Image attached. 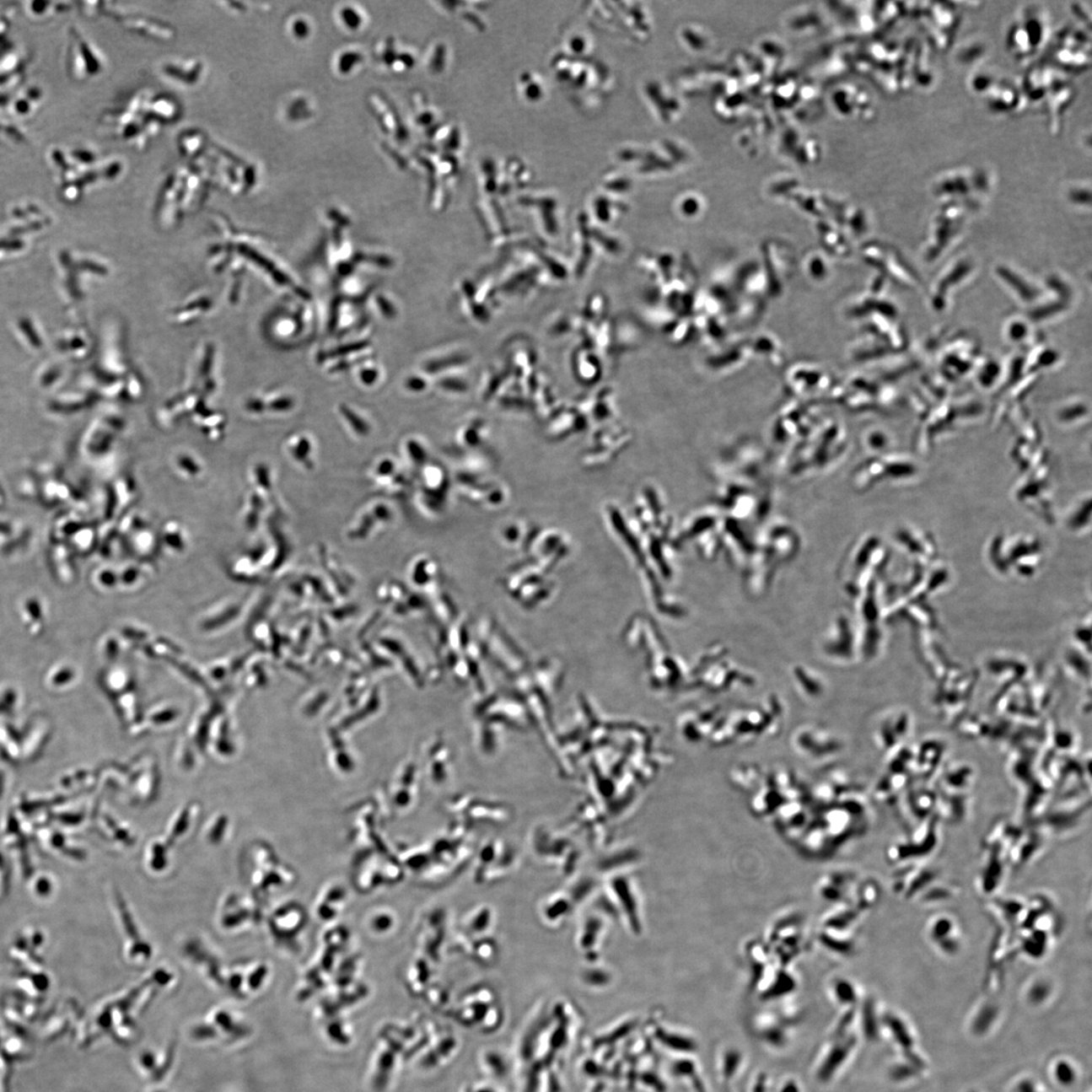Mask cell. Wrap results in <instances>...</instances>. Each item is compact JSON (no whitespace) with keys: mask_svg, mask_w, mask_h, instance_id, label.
<instances>
[{"mask_svg":"<svg viewBox=\"0 0 1092 1092\" xmlns=\"http://www.w3.org/2000/svg\"><path fill=\"white\" fill-rule=\"evenodd\" d=\"M1020 84L1028 105L1043 111L1052 132L1061 129L1065 111L1075 96L1068 74L1046 61L1030 65Z\"/></svg>","mask_w":1092,"mask_h":1092,"instance_id":"1","label":"cell"},{"mask_svg":"<svg viewBox=\"0 0 1092 1092\" xmlns=\"http://www.w3.org/2000/svg\"><path fill=\"white\" fill-rule=\"evenodd\" d=\"M853 1045H854L853 1044V1041H849V1042L837 1046V1047L831 1051V1053L829 1055V1057H827L825 1064L822 1065L820 1071V1079L827 1080L831 1078V1075L834 1074L836 1069L840 1068L841 1064L844 1062Z\"/></svg>","mask_w":1092,"mask_h":1092,"instance_id":"8","label":"cell"},{"mask_svg":"<svg viewBox=\"0 0 1092 1092\" xmlns=\"http://www.w3.org/2000/svg\"><path fill=\"white\" fill-rule=\"evenodd\" d=\"M66 3H25V13L35 20H45L54 15L67 12Z\"/></svg>","mask_w":1092,"mask_h":1092,"instance_id":"7","label":"cell"},{"mask_svg":"<svg viewBox=\"0 0 1092 1092\" xmlns=\"http://www.w3.org/2000/svg\"><path fill=\"white\" fill-rule=\"evenodd\" d=\"M783 1092H797L796 1086L794 1084H790L787 1086Z\"/></svg>","mask_w":1092,"mask_h":1092,"instance_id":"11","label":"cell"},{"mask_svg":"<svg viewBox=\"0 0 1092 1092\" xmlns=\"http://www.w3.org/2000/svg\"><path fill=\"white\" fill-rule=\"evenodd\" d=\"M970 89L998 115L1017 114L1028 105L1022 84L987 71L972 76Z\"/></svg>","mask_w":1092,"mask_h":1092,"instance_id":"4","label":"cell"},{"mask_svg":"<svg viewBox=\"0 0 1092 1092\" xmlns=\"http://www.w3.org/2000/svg\"><path fill=\"white\" fill-rule=\"evenodd\" d=\"M1086 24H1070L1051 35L1047 62L1069 74L1089 68L1091 62L1090 30Z\"/></svg>","mask_w":1092,"mask_h":1092,"instance_id":"3","label":"cell"},{"mask_svg":"<svg viewBox=\"0 0 1092 1092\" xmlns=\"http://www.w3.org/2000/svg\"><path fill=\"white\" fill-rule=\"evenodd\" d=\"M1048 15L1038 5H1028L1009 29L1007 47L1019 63L1032 65L1050 42ZM1027 65V66H1028Z\"/></svg>","mask_w":1092,"mask_h":1092,"instance_id":"2","label":"cell"},{"mask_svg":"<svg viewBox=\"0 0 1092 1092\" xmlns=\"http://www.w3.org/2000/svg\"><path fill=\"white\" fill-rule=\"evenodd\" d=\"M740 1061V1055L735 1052H730L726 1055L724 1061V1074L726 1078H731L738 1068Z\"/></svg>","mask_w":1092,"mask_h":1092,"instance_id":"9","label":"cell"},{"mask_svg":"<svg viewBox=\"0 0 1092 1092\" xmlns=\"http://www.w3.org/2000/svg\"><path fill=\"white\" fill-rule=\"evenodd\" d=\"M89 61L94 67L100 70L99 55L94 52L90 44L73 30L71 32L68 49L67 69L74 79L84 80L93 78L94 75L88 65Z\"/></svg>","mask_w":1092,"mask_h":1092,"instance_id":"6","label":"cell"},{"mask_svg":"<svg viewBox=\"0 0 1092 1092\" xmlns=\"http://www.w3.org/2000/svg\"><path fill=\"white\" fill-rule=\"evenodd\" d=\"M764 1089H765L764 1079H760L758 1085H756V1092H764Z\"/></svg>","mask_w":1092,"mask_h":1092,"instance_id":"10","label":"cell"},{"mask_svg":"<svg viewBox=\"0 0 1092 1092\" xmlns=\"http://www.w3.org/2000/svg\"><path fill=\"white\" fill-rule=\"evenodd\" d=\"M937 196L969 199L970 194H987L990 179L987 172L976 169H961L946 172L933 184Z\"/></svg>","mask_w":1092,"mask_h":1092,"instance_id":"5","label":"cell"}]
</instances>
